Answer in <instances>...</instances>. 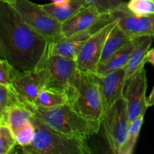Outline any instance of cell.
<instances>
[{
	"label": "cell",
	"mask_w": 154,
	"mask_h": 154,
	"mask_svg": "<svg viewBox=\"0 0 154 154\" xmlns=\"http://www.w3.org/2000/svg\"><path fill=\"white\" fill-rule=\"evenodd\" d=\"M49 42L30 28L11 5L0 1V57L21 72L37 68Z\"/></svg>",
	"instance_id": "obj_1"
},
{
	"label": "cell",
	"mask_w": 154,
	"mask_h": 154,
	"mask_svg": "<svg viewBox=\"0 0 154 154\" xmlns=\"http://www.w3.org/2000/svg\"><path fill=\"white\" fill-rule=\"evenodd\" d=\"M30 111L42 122L71 138L87 140L98 133L102 125L101 122L92 121L80 116L68 103L54 108L33 107Z\"/></svg>",
	"instance_id": "obj_2"
},
{
	"label": "cell",
	"mask_w": 154,
	"mask_h": 154,
	"mask_svg": "<svg viewBox=\"0 0 154 154\" xmlns=\"http://www.w3.org/2000/svg\"><path fill=\"white\" fill-rule=\"evenodd\" d=\"M35 136L29 145L22 147L26 154H90L93 153L87 140L71 138L57 132L39 120L33 118Z\"/></svg>",
	"instance_id": "obj_3"
},
{
	"label": "cell",
	"mask_w": 154,
	"mask_h": 154,
	"mask_svg": "<svg viewBox=\"0 0 154 154\" xmlns=\"http://www.w3.org/2000/svg\"><path fill=\"white\" fill-rule=\"evenodd\" d=\"M66 94L68 104L77 114L89 120L102 123L103 107L101 93L90 74L77 71Z\"/></svg>",
	"instance_id": "obj_4"
},
{
	"label": "cell",
	"mask_w": 154,
	"mask_h": 154,
	"mask_svg": "<svg viewBox=\"0 0 154 154\" xmlns=\"http://www.w3.org/2000/svg\"><path fill=\"white\" fill-rule=\"evenodd\" d=\"M12 6L26 23L48 42L53 43L63 37L62 23L50 16L42 5L29 0H17Z\"/></svg>",
	"instance_id": "obj_5"
},
{
	"label": "cell",
	"mask_w": 154,
	"mask_h": 154,
	"mask_svg": "<svg viewBox=\"0 0 154 154\" xmlns=\"http://www.w3.org/2000/svg\"><path fill=\"white\" fill-rule=\"evenodd\" d=\"M102 125L110 150L112 153L119 154L130 126L127 103L123 96L103 113Z\"/></svg>",
	"instance_id": "obj_6"
},
{
	"label": "cell",
	"mask_w": 154,
	"mask_h": 154,
	"mask_svg": "<svg viewBox=\"0 0 154 154\" xmlns=\"http://www.w3.org/2000/svg\"><path fill=\"white\" fill-rule=\"evenodd\" d=\"M38 66L43 67L46 72V87L65 93L78 70L76 60L51 54L49 44Z\"/></svg>",
	"instance_id": "obj_7"
},
{
	"label": "cell",
	"mask_w": 154,
	"mask_h": 154,
	"mask_svg": "<svg viewBox=\"0 0 154 154\" xmlns=\"http://www.w3.org/2000/svg\"><path fill=\"white\" fill-rule=\"evenodd\" d=\"M147 88V80L144 65L132 76L126 78L123 86V96L127 103L130 123L144 116L148 108L146 99Z\"/></svg>",
	"instance_id": "obj_8"
},
{
	"label": "cell",
	"mask_w": 154,
	"mask_h": 154,
	"mask_svg": "<svg viewBox=\"0 0 154 154\" xmlns=\"http://www.w3.org/2000/svg\"><path fill=\"white\" fill-rule=\"evenodd\" d=\"M117 20L108 23L92 35L84 44L76 58L78 69L87 74L96 73L100 63L105 42Z\"/></svg>",
	"instance_id": "obj_9"
},
{
	"label": "cell",
	"mask_w": 154,
	"mask_h": 154,
	"mask_svg": "<svg viewBox=\"0 0 154 154\" xmlns=\"http://www.w3.org/2000/svg\"><path fill=\"white\" fill-rule=\"evenodd\" d=\"M47 75L45 69L38 66L34 70L22 72L12 84L20 100L28 109L35 107L39 92L46 87Z\"/></svg>",
	"instance_id": "obj_10"
},
{
	"label": "cell",
	"mask_w": 154,
	"mask_h": 154,
	"mask_svg": "<svg viewBox=\"0 0 154 154\" xmlns=\"http://www.w3.org/2000/svg\"><path fill=\"white\" fill-rule=\"evenodd\" d=\"M113 20L117 19L118 25L132 38L142 35L154 36V14L139 16L128 9L126 2H123L110 12Z\"/></svg>",
	"instance_id": "obj_11"
},
{
	"label": "cell",
	"mask_w": 154,
	"mask_h": 154,
	"mask_svg": "<svg viewBox=\"0 0 154 154\" xmlns=\"http://www.w3.org/2000/svg\"><path fill=\"white\" fill-rule=\"evenodd\" d=\"M114 20L111 18V14L108 13L103 20L93 26L89 29L81 32L75 33L68 37H63L58 41L53 43H49V49L51 54L62 56L66 58L76 60L80 51L84 44L87 42L92 35L100 29L102 27L108 23Z\"/></svg>",
	"instance_id": "obj_12"
},
{
	"label": "cell",
	"mask_w": 154,
	"mask_h": 154,
	"mask_svg": "<svg viewBox=\"0 0 154 154\" xmlns=\"http://www.w3.org/2000/svg\"><path fill=\"white\" fill-rule=\"evenodd\" d=\"M126 69H120L106 75L90 74L99 86L102 97L103 113L117 99L123 96V86L126 81Z\"/></svg>",
	"instance_id": "obj_13"
},
{
	"label": "cell",
	"mask_w": 154,
	"mask_h": 154,
	"mask_svg": "<svg viewBox=\"0 0 154 154\" xmlns=\"http://www.w3.org/2000/svg\"><path fill=\"white\" fill-rule=\"evenodd\" d=\"M108 14H102L95 5H88L62 23L63 37L89 29L103 20Z\"/></svg>",
	"instance_id": "obj_14"
},
{
	"label": "cell",
	"mask_w": 154,
	"mask_h": 154,
	"mask_svg": "<svg viewBox=\"0 0 154 154\" xmlns=\"http://www.w3.org/2000/svg\"><path fill=\"white\" fill-rule=\"evenodd\" d=\"M154 40L153 35H142L135 38V45L126 69V79L135 74L146 63V57Z\"/></svg>",
	"instance_id": "obj_15"
},
{
	"label": "cell",
	"mask_w": 154,
	"mask_h": 154,
	"mask_svg": "<svg viewBox=\"0 0 154 154\" xmlns=\"http://www.w3.org/2000/svg\"><path fill=\"white\" fill-rule=\"evenodd\" d=\"M135 45V38L114 53L105 63L99 64L96 73L99 75H106L126 67L129 63Z\"/></svg>",
	"instance_id": "obj_16"
},
{
	"label": "cell",
	"mask_w": 154,
	"mask_h": 154,
	"mask_svg": "<svg viewBox=\"0 0 154 154\" xmlns=\"http://www.w3.org/2000/svg\"><path fill=\"white\" fill-rule=\"evenodd\" d=\"M42 6L50 16L63 23L88 5L83 0H72L66 5H57L51 2L42 5Z\"/></svg>",
	"instance_id": "obj_17"
},
{
	"label": "cell",
	"mask_w": 154,
	"mask_h": 154,
	"mask_svg": "<svg viewBox=\"0 0 154 154\" xmlns=\"http://www.w3.org/2000/svg\"><path fill=\"white\" fill-rule=\"evenodd\" d=\"M134 39L135 38H132L127 33L125 32L124 30L117 23L107 38L99 64L107 61L114 53Z\"/></svg>",
	"instance_id": "obj_18"
},
{
	"label": "cell",
	"mask_w": 154,
	"mask_h": 154,
	"mask_svg": "<svg viewBox=\"0 0 154 154\" xmlns=\"http://www.w3.org/2000/svg\"><path fill=\"white\" fill-rule=\"evenodd\" d=\"M33 118V113L25 105H15L8 110L4 117H0V124L8 125L14 134L21 126Z\"/></svg>",
	"instance_id": "obj_19"
},
{
	"label": "cell",
	"mask_w": 154,
	"mask_h": 154,
	"mask_svg": "<svg viewBox=\"0 0 154 154\" xmlns=\"http://www.w3.org/2000/svg\"><path fill=\"white\" fill-rule=\"evenodd\" d=\"M67 103L68 97L66 93L45 87L39 92L35 101V107L54 108Z\"/></svg>",
	"instance_id": "obj_20"
},
{
	"label": "cell",
	"mask_w": 154,
	"mask_h": 154,
	"mask_svg": "<svg viewBox=\"0 0 154 154\" xmlns=\"http://www.w3.org/2000/svg\"><path fill=\"white\" fill-rule=\"evenodd\" d=\"M23 105L12 86L0 84V117L5 115L8 110L15 105Z\"/></svg>",
	"instance_id": "obj_21"
},
{
	"label": "cell",
	"mask_w": 154,
	"mask_h": 154,
	"mask_svg": "<svg viewBox=\"0 0 154 154\" xmlns=\"http://www.w3.org/2000/svg\"><path fill=\"white\" fill-rule=\"evenodd\" d=\"M144 122V116H141L137 120L130 123L126 140L120 147L119 154H132L136 144L141 128Z\"/></svg>",
	"instance_id": "obj_22"
},
{
	"label": "cell",
	"mask_w": 154,
	"mask_h": 154,
	"mask_svg": "<svg viewBox=\"0 0 154 154\" xmlns=\"http://www.w3.org/2000/svg\"><path fill=\"white\" fill-rule=\"evenodd\" d=\"M17 144L16 137L8 125L0 124V154H9Z\"/></svg>",
	"instance_id": "obj_23"
},
{
	"label": "cell",
	"mask_w": 154,
	"mask_h": 154,
	"mask_svg": "<svg viewBox=\"0 0 154 154\" xmlns=\"http://www.w3.org/2000/svg\"><path fill=\"white\" fill-rule=\"evenodd\" d=\"M21 72L7 60L0 59V84L12 86Z\"/></svg>",
	"instance_id": "obj_24"
},
{
	"label": "cell",
	"mask_w": 154,
	"mask_h": 154,
	"mask_svg": "<svg viewBox=\"0 0 154 154\" xmlns=\"http://www.w3.org/2000/svg\"><path fill=\"white\" fill-rule=\"evenodd\" d=\"M17 142L19 146L25 147L29 145L35 136V127L32 120H29L21 126L14 133Z\"/></svg>",
	"instance_id": "obj_25"
},
{
	"label": "cell",
	"mask_w": 154,
	"mask_h": 154,
	"mask_svg": "<svg viewBox=\"0 0 154 154\" xmlns=\"http://www.w3.org/2000/svg\"><path fill=\"white\" fill-rule=\"evenodd\" d=\"M126 6L131 12L139 16L154 14V0H129Z\"/></svg>",
	"instance_id": "obj_26"
},
{
	"label": "cell",
	"mask_w": 154,
	"mask_h": 154,
	"mask_svg": "<svg viewBox=\"0 0 154 154\" xmlns=\"http://www.w3.org/2000/svg\"><path fill=\"white\" fill-rule=\"evenodd\" d=\"M87 5H95L102 14H108L120 5L123 0H83Z\"/></svg>",
	"instance_id": "obj_27"
},
{
	"label": "cell",
	"mask_w": 154,
	"mask_h": 154,
	"mask_svg": "<svg viewBox=\"0 0 154 154\" xmlns=\"http://www.w3.org/2000/svg\"><path fill=\"white\" fill-rule=\"evenodd\" d=\"M146 63H149L154 66V48H151L148 51L146 57Z\"/></svg>",
	"instance_id": "obj_28"
},
{
	"label": "cell",
	"mask_w": 154,
	"mask_h": 154,
	"mask_svg": "<svg viewBox=\"0 0 154 154\" xmlns=\"http://www.w3.org/2000/svg\"><path fill=\"white\" fill-rule=\"evenodd\" d=\"M154 105V87L152 92L150 93V95L149 96L148 99H147V105L148 107L153 106Z\"/></svg>",
	"instance_id": "obj_29"
},
{
	"label": "cell",
	"mask_w": 154,
	"mask_h": 154,
	"mask_svg": "<svg viewBox=\"0 0 154 154\" xmlns=\"http://www.w3.org/2000/svg\"><path fill=\"white\" fill-rule=\"evenodd\" d=\"M50 1L57 5H66L70 2L72 0H50Z\"/></svg>",
	"instance_id": "obj_30"
},
{
	"label": "cell",
	"mask_w": 154,
	"mask_h": 154,
	"mask_svg": "<svg viewBox=\"0 0 154 154\" xmlns=\"http://www.w3.org/2000/svg\"><path fill=\"white\" fill-rule=\"evenodd\" d=\"M0 1L5 2H7V3H8V4L11 5H12L13 4H14V2L17 1V0H0Z\"/></svg>",
	"instance_id": "obj_31"
}]
</instances>
